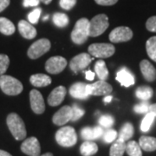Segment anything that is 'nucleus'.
<instances>
[{
	"mask_svg": "<svg viewBox=\"0 0 156 156\" xmlns=\"http://www.w3.org/2000/svg\"><path fill=\"white\" fill-rule=\"evenodd\" d=\"M102 136H103V140L106 143H111V142L115 141L117 139L118 134H117L116 131L114 130V129H108L103 133Z\"/></svg>",
	"mask_w": 156,
	"mask_h": 156,
	"instance_id": "nucleus-34",
	"label": "nucleus"
},
{
	"mask_svg": "<svg viewBox=\"0 0 156 156\" xmlns=\"http://www.w3.org/2000/svg\"><path fill=\"white\" fill-rule=\"evenodd\" d=\"M67 66V60L62 56H52L45 63V69L50 74L61 73Z\"/></svg>",
	"mask_w": 156,
	"mask_h": 156,
	"instance_id": "nucleus-10",
	"label": "nucleus"
},
{
	"mask_svg": "<svg viewBox=\"0 0 156 156\" xmlns=\"http://www.w3.org/2000/svg\"><path fill=\"white\" fill-rule=\"evenodd\" d=\"M30 101L31 109L35 114L41 115L45 110L44 100L42 94L37 89H32L30 92Z\"/></svg>",
	"mask_w": 156,
	"mask_h": 156,
	"instance_id": "nucleus-12",
	"label": "nucleus"
},
{
	"mask_svg": "<svg viewBox=\"0 0 156 156\" xmlns=\"http://www.w3.org/2000/svg\"><path fill=\"white\" fill-rule=\"evenodd\" d=\"M108 17L105 14H99L89 21V37H98L104 33L108 27Z\"/></svg>",
	"mask_w": 156,
	"mask_h": 156,
	"instance_id": "nucleus-5",
	"label": "nucleus"
},
{
	"mask_svg": "<svg viewBox=\"0 0 156 156\" xmlns=\"http://www.w3.org/2000/svg\"><path fill=\"white\" fill-rule=\"evenodd\" d=\"M92 57L88 53H82L75 57H73L69 62V67L75 74H77L79 71L83 70L85 68L89 65L92 62Z\"/></svg>",
	"mask_w": 156,
	"mask_h": 156,
	"instance_id": "nucleus-9",
	"label": "nucleus"
},
{
	"mask_svg": "<svg viewBox=\"0 0 156 156\" xmlns=\"http://www.w3.org/2000/svg\"><path fill=\"white\" fill-rule=\"evenodd\" d=\"M89 37V21L87 18H81L76 23L71 32V40L74 44H83Z\"/></svg>",
	"mask_w": 156,
	"mask_h": 156,
	"instance_id": "nucleus-2",
	"label": "nucleus"
},
{
	"mask_svg": "<svg viewBox=\"0 0 156 156\" xmlns=\"http://www.w3.org/2000/svg\"><path fill=\"white\" fill-rule=\"evenodd\" d=\"M116 80L117 82L121 83V85H122L126 88L134 85L135 83L134 75L126 67H122L121 69L118 70L116 74Z\"/></svg>",
	"mask_w": 156,
	"mask_h": 156,
	"instance_id": "nucleus-16",
	"label": "nucleus"
},
{
	"mask_svg": "<svg viewBox=\"0 0 156 156\" xmlns=\"http://www.w3.org/2000/svg\"><path fill=\"white\" fill-rule=\"evenodd\" d=\"M7 126L13 137L17 140H22L26 137V128L22 118L16 113L10 114L6 119Z\"/></svg>",
	"mask_w": 156,
	"mask_h": 156,
	"instance_id": "nucleus-1",
	"label": "nucleus"
},
{
	"mask_svg": "<svg viewBox=\"0 0 156 156\" xmlns=\"http://www.w3.org/2000/svg\"><path fill=\"white\" fill-rule=\"evenodd\" d=\"M98 151V146L92 140H85L80 147V153L83 156H92Z\"/></svg>",
	"mask_w": 156,
	"mask_h": 156,
	"instance_id": "nucleus-23",
	"label": "nucleus"
},
{
	"mask_svg": "<svg viewBox=\"0 0 156 156\" xmlns=\"http://www.w3.org/2000/svg\"><path fill=\"white\" fill-rule=\"evenodd\" d=\"M112 99H113V96H112V95H108L104 97L103 101H104V103H105V104H107V103H109V102L112 101Z\"/></svg>",
	"mask_w": 156,
	"mask_h": 156,
	"instance_id": "nucleus-45",
	"label": "nucleus"
},
{
	"mask_svg": "<svg viewBox=\"0 0 156 156\" xmlns=\"http://www.w3.org/2000/svg\"><path fill=\"white\" fill-rule=\"evenodd\" d=\"M133 37V31L128 27L120 26L114 29L109 34V40L112 43H123L128 42Z\"/></svg>",
	"mask_w": 156,
	"mask_h": 156,
	"instance_id": "nucleus-8",
	"label": "nucleus"
},
{
	"mask_svg": "<svg viewBox=\"0 0 156 156\" xmlns=\"http://www.w3.org/2000/svg\"><path fill=\"white\" fill-rule=\"evenodd\" d=\"M89 95H108L113 90L112 86L105 81H98L93 84H87Z\"/></svg>",
	"mask_w": 156,
	"mask_h": 156,
	"instance_id": "nucleus-11",
	"label": "nucleus"
},
{
	"mask_svg": "<svg viewBox=\"0 0 156 156\" xmlns=\"http://www.w3.org/2000/svg\"><path fill=\"white\" fill-rule=\"evenodd\" d=\"M15 25L6 17H0V32L6 36H11L15 32Z\"/></svg>",
	"mask_w": 156,
	"mask_h": 156,
	"instance_id": "nucleus-24",
	"label": "nucleus"
},
{
	"mask_svg": "<svg viewBox=\"0 0 156 156\" xmlns=\"http://www.w3.org/2000/svg\"><path fill=\"white\" fill-rule=\"evenodd\" d=\"M56 140L62 147H73L77 142V134L72 127H62L56 133Z\"/></svg>",
	"mask_w": 156,
	"mask_h": 156,
	"instance_id": "nucleus-4",
	"label": "nucleus"
},
{
	"mask_svg": "<svg viewBox=\"0 0 156 156\" xmlns=\"http://www.w3.org/2000/svg\"><path fill=\"white\" fill-rule=\"evenodd\" d=\"M21 150L23 154L29 156H39L41 153V147L38 140L36 137H30L26 139L21 145Z\"/></svg>",
	"mask_w": 156,
	"mask_h": 156,
	"instance_id": "nucleus-13",
	"label": "nucleus"
},
{
	"mask_svg": "<svg viewBox=\"0 0 156 156\" xmlns=\"http://www.w3.org/2000/svg\"><path fill=\"white\" fill-rule=\"evenodd\" d=\"M66 95V89L63 86H58L54 89L48 97V103L52 107L58 106L64 100Z\"/></svg>",
	"mask_w": 156,
	"mask_h": 156,
	"instance_id": "nucleus-15",
	"label": "nucleus"
},
{
	"mask_svg": "<svg viewBox=\"0 0 156 156\" xmlns=\"http://www.w3.org/2000/svg\"><path fill=\"white\" fill-rule=\"evenodd\" d=\"M41 13H42V9L41 8H37L31 12H30L28 15L29 22L31 24L37 23L39 18H40V16H41Z\"/></svg>",
	"mask_w": 156,
	"mask_h": 156,
	"instance_id": "nucleus-37",
	"label": "nucleus"
},
{
	"mask_svg": "<svg viewBox=\"0 0 156 156\" xmlns=\"http://www.w3.org/2000/svg\"><path fill=\"white\" fill-rule=\"evenodd\" d=\"M125 152H126L125 141L117 139L110 147L109 156H123Z\"/></svg>",
	"mask_w": 156,
	"mask_h": 156,
	"instance_id": "nucleus-26",
	"label": "nucleus"
},
{
	"mask_svg": "<svg viewBox=\"0 0 156 156\" xmlns=\"http://www.w3.org/2000/svg\"><path fill=\"white\" fill-rule=\"evenodd\" d=\"M40 3V0H23V5L24 7H35L37 6Z\"/></svg>",
	"mask_w": 156,
	"mask_h": 156,
	"instance_id": "nucleus-42",
	"label": "nucleus"
},
{
	"mask_svg": "<svg viewBox=\"0 0 156 156\" xmlns=\"http://www.w3.org/2000/svg\"><path fill=\"white\" fill-rule=\"evenodd\" d=\"M50 46H51V44L49 39H39L33 43L29 48L28 52H27L28 56L30 59H37L50 50Z\"/></svg>",
	"mask_w": 156,
	"mask_h": 156,
	"instance_id": "nucleus-6",
	"label": "nucleus"
},
{
	"mask_svg": "<svg viewBox=\"0 0 156 156\" xmlns=\"http://www.w3.org/2000/svg\"><path fill=\"white\" fill-rule=\"evenodd\" d=\"M140 71L147 82H154L156 79V69L147 60H142L140 63Z\"/></svg>",
	"mask_w": 156,
	"mask_h": 156,
	"instance_id": "nucleus-20",
	"label": "nucleus"
},
{
	"mask_svg": "<svg viewBox=\"0 0 156 156\" xmlns=\"http://www.w3.org/2000/svg\"><path fill=\"white\" fill-rule=\"evenodd\" d=\"M126 152L129 156H142L139 143L134 140H130L126 144Z\"/></svg>",
	"mask_w": 156,
	"mask_h": 156,
	"instance_id": "nucleus-30",
	"label": "nucleus"
},
{
	"mask_svg": "<svg viewBox=\"0 0 156 156\" xmlns=\"http://www.w3.org/2000/svg\"><path fill=\"white\" fill-rule=\"evenodd\" d=\"M51 1H52V0H40V2L44 3V4H45V5H49Z\"/></svg>",
	"mask_w": 156,
	"mask_h": 156,
	"instance_id": "nucleus-48",
	"label": "nucleus"
},
{
	"mask_svg": "<svg viewBox=\"0 0 156 156\" xmlns=\"http://www.w3.org/2000/svg\"><path fill=\"white\" fill-rule=\"evenodd\" d=\"M146 50L148 56L153 61L156 62V37H152L147 41Z\"/></svg>",
	"mask_w": 156,
	"mask_h": 156,
	"instance_id": "nucleus-31",
	"label": "nucleus"
},
{
	"mask_svg": "<svg viewBox=\"0 0 156 156\" xmlns=\"http://www.w3.org/2000/svg\"><path fill=\"white\" fill-rule=\"evenodd\" d=\"M139 145L141 149L147 152L156 150V138L151 136H141L139 140Z\"/></svg>",
	"mask_w": 156,
	"mask_h": 156,
	"instance_id": "nucleus-22",
	"label": "nucleus"
},
{
	"mask_svg": "<svg viewBox=\"0 0 156 156\" xmlns=\"http://www.w3.org/2000/svg\"><path fill=\"white\" fill-rule=\"evenodd\" d=\"M114 123H115V119L109 115H104L99 118V124L102 128H110L114 125Z\"/></svg>",
	"mask_w": 156,
	"mask_h": 156,
	"instance_id": "nucleus-33",
	"label": "nucleus"
},
{
	"mask_svg": "<svg viewBox=\"0 0 156 156\" xmlns=\"http://www.w3.org/2000/svg\"><path fill=\"white\" fill-rule=\"evenodd\" d=\"M95 3L98 4L99 5L104 6H110L114 5L115 4H116L118 0H95Z\"/></svg>",
	"mask_w": 156,
	"mask_h": 156,
	"instance_id": "nucleus-41",
	"label": "nucleus"
},
{
	"mask_svg": "<svg viewBox=\"0 0 156 156\" xmlns=\"http://www.w3.org/2000/svg\"><path fill=\"white\" fill-rule=\"evenodd\" d=\"M41 156H53V154L51 153H46V154H43V155Z\"/></svg>",
	"mask_w": 156,
	"mask_h": 156,
	"instance_id": "nucleus-49",
	"label": "nucleus"
},
{
	"mask_svg": "<svg viewBox=\"0 0 156 156\" xmlns=\"http://www.w3.org/2000/svg\"><path fill=\"white\" fill-rule=\"evenodd\" d=\"M85 73V77L87 80H89V81H92V80H94V78H95V73L92 72L91 70H88V71H84Z\"/></svg>",
	"mask_w": 156,
	"mask_h": 156,
	"instance_id": "nucleus-44",
	"label": "nucleus"
},
{
	"mask_svg": "<svg viewBox=\"0 0 156 156\" xmlns=\"http://www.w3.org/2000/svg\"><path fill=\"white\" fill-rule=\"evenodd\" d=\"M72 108L69 106H63L56 112L52 118V122L57 126H62L71 121Z\"/></svg>",
	"mask_w": 156,
	"mask_h": 156,
	"instance_id": "nucleus-14",
	"label": "nucleus"
},
{
	"mask_svg": "<svg viewBox=\"0 0 156 156\" xmlns=\"http://www.w3.org/2000/svg\"><path fill=\"white\" fill-rule=\"evenodd\" d=\"M0 156H12L11 154H9L8 152L4 150H0Z\"/></svg>",
	"mask_w": 156,
	"mask_h": 156,
	"instance_id": "nucleus-47",
	"label": "nucleus"
},
{
	"mask_svg": "<svg viewBox=\"0 0 156 156\" xmlns=\"http://www.w3.org/2000/svg\"><path fill=\"white\" fill-rule=\"evenodd\" d=\"M48 18H49V16L47 15V16H45V17H44V19H43V20H44V21H45V20H47Z\"/></svg>",
	"mask_w": 156,
	"mask_h": 156,
	"instance_id": "nucleus-50",
	"label": "nucleus"
},
{
	"mask_svg": "<svg viewBox=\"0 0 156 156\" xmlns=\"http://www.w3.org/2000/svg\"><path fill=\"white\" fill-rule=\"evenodd\" d=\"M133 135H134V126L130 122H126L120 130V133L118 134V139L122 141H127L131 139Z\"/></svg>",
	"mask_w": 156,
	"mask_h": 156,
	"instance_id": "nucleus-25",
	"label": "nucleus"
},
{
	"mask_svg": "<svg viewBox=\"0 0 156 156\" xmlns=\"http://www.w3.org/2000/svg\"><path fill=\"white\" fill-rule=\"evenodd\" d=\"M146 27L151 32H156V16L149 17L146 23Z\"/></svg>",
	"mask_w": 156,
	"mask_h": 156,
	"instance_id": "nucleus-40",
	"label": "nucleus"
},
{
	"mask_svg": "<svg viewBox=\"0 0 156 156\" xmlns=\"http://www.w3.org/2000/svg\"><path fill=\"white\" fill-rule=\"evenodd\" d=\"M10 65V58L5 54H0V76L6 72Z\"/></svg>",
	"mask_w": 156,
	"mask_h": 156,
	"instance_id": "nucleus-36",
	"label": "nucleus"
},
{
	"mask_svg": "<svg viewBox=\"0 0 156 156\" xmlns=\"http://www.w3.org/2000/svg\"><path fill=\"white\" fill-rule=\"evenodd\" d=\"M72 117H71V122H76L80 118L83 116L85 111L81 107H79L76 104H74L72 107Z\"/></svg>",
	"mask_w": 156,
	"mask_h": 156,
	"instance_id": "nucleus-35",
	"label": "nucleus"
},
{
	"mask_svg": "<svg viewBox=\"0 0 156 156\" xmlns=\"http://www.w3.org/2000/svg\"><path fill=\"white\" fill-rule=\"evenodd\" d=\"M153 89L148 86H140L135 91L136 97L142 101H148L153 96Z\"/></svg>",
	"mask_w": 156,
	"mask_h": 156,
	"instance_id": "nucleus-28",
	"label": "nucleus"
},
{
	"mask_svg": "<svg viewBox=\"0 0 156 156\" xmlns=\"http://www.w3.org/2000/svg\"><path fill=\"white\" fill-rule=\"evenodd\" d=\"M149 107H150V104L147 101H143L142 102L136 104L134 107V110L138 114H145V113L149 112Z\"/></svg>",
	"mask_w": 156,
	"mask_h": 156,
	"instance_id": "nucleus-38",
	"label": "nucleus"
},
{
	"mask_svg": "<svg viewBox=\"0 0 156 156\" xmlns=\"http://www.w3.org/2000/svg\"><path fill=\"white\" fill-rule=\"evenodd\" d=\"M103 128L101 126H96L94 128L86 127L83 128L81 131V136L85 140H93L98 139L103 134Z\"/></svg>",
	"mask_w": 156,
	"mask_h": 156,
	"instance_id": "nucleus-19",
	"label": "nucleus"
},
{
	"mask_svg": "<svg viewBox=\"0 0 156 156\" xmlns=\"http://www.w3.org/2000/svg\"><path fill=\"white\" fill-rule=\"evenodd\" d=\"M76 4V0H60L59 5L61 6L62 9L66 10V11H70L74 6Z\"/></svg>",
	"mask_w": 156,
	"mask_h": 156,
	"instance_id": "nucleus-39",
	"label": "nucleus"
},
{
	"mask_svg": "<svg viewBox=\"0 0 156 156\" xmlns=\"http://www.w3.org/2000/svg\"><path fill=\"white\" fill-rule=\"evenodd\" d=\"M52 20L54 24L59 27V28H63L65 26H67L69 24V17L66 14L62 13V12H56L53 14L52 16Z\"/></svg>",
	"mask_w": 156,
	"mask_h": 156,
	"instance_id": "nucleus-29",
	"label": "nucleus"
},
{
	"mask_svg": "<svg viewBox=\"0 0 156 156\" xmlns=\"http://www.w3.org/2000/svg\"><path fill=\"white\" fill-rule=\"evenodd\" d=\"M70 95L76 99L86 100L89 97V93L87 90V84L83 83H76L69 89Z\"/></svg>",
	"mask_w": 156,
	"mask_h": 156,
	"instance_id": "nucleus-17",
	"label": "nucleus"
},
{
	"mask_svg": "<svg viewBox=\"0 0 156 156\" xmlns=\"http://www.w3.org/2000/svg\"><path fill=\"white\" fill-rule=\"evenodd\" d=\"M18 30L23 37L26 39H32L37 36V30L30 22L25 20H20L18 23Z\"/></svg>",
	"mask_w": 156,
	"mask_h": 156,
	"instance_id": "nucleus-18",
	"label": "nucleus"
},
{
	"mask_svg": "<svg viewBox=\"0 0 156 156\" xmlns=\"http://www.w3.org/2000/svg\"><path fill=\"white\" fill-rule=\"evenodd\" d=\"M30 82L35 87L43 88L51 83V78L44 74H35L30 76Z\"/></svg>",
	"mask_w": 156,
	"mask_h": 156,
	"instance_id": "nucleus-21",
	"label": "nucleus"
},
{
	"mask_svg": "<svg viewBox=\"0 0 156 156\" xmlns=\"http://www.w3.org/2000/svg\"><path fill=\"white\" fill-rule=\"evenodd\" d=\"M149 112H152L156 117V103L150 105V107H149Z\"/></svg>",
	"mask_w": 156,
	"mask_h": 156,
	"instance_id": "nucleus-46",
	"label": "nucleus"
},
{
	"mask_svg": "<svg viewBox=\"0 0 156 156\" xmlns=\"http://www.w3.org/2000/svg\"><path fill=\"white\" fill-rule=\"evenodd\" d=\"M154 118H155V115L152 112L147 113V115L143 118V120L141 122V124H140V130L142 132L149 131V129L151 128V126L153 125V123L154 122Z\"/></svg>",
	"mask_w": 156,
	"mask_h": 156,
	"instance_id": "nucleus-32",
	"label": "nucleus"
},
{
	"mask_svg": "<svg viewBox=\"0 0 156 156\" xmlns=\"http://www.w3.org/2000/svg\"><path fill=\"white\" fill-rule=\"evenodd\" d=\"M115 51V46L110 44H93L89 47V55L98 58H108L113 56Z\"/></svg>",
	"mask_w": 156,
	"mask_h": 156,
	"instance_id": "nucleus-7",
	"label": "nucleus"
},
{
	"mask_svg": "<svg viewBox=\"0 0 156 156\" xmlns=\"http://www.w3.org/2000/svg\"><path fill=\"white\" fill-rule=\"evenodd\" d=\"M11 3V0H0V12L5 10Z\"/></svg>",
	"mask_w": 156,
	"mask_h": 156,
	"instance_id": "nucleus-43",
	"label": "nucleus"
},
{
	"mask_svg": "<svg viewBox=\"0 0 156 156\" xmlns=\"http://www.w3.org/2000/svg\"><path fill=\"white\" fill-rule=\"evenodd\" d=\"M0 89L8 95H17L23 91L22 83L11 76H0Z\"/></svg>",
	"mask_w": 156,
	"mask_h": 156,
	"instance_id": "nucleus-3",
	"label": "nucleus"
},
{
	"mask_svg": "<svg viewBox=\"0 0 156 156\" xmlns=\"http://www.w3.org/2000/svg\"><path fill=\"white\" fill-rule=\"evenodd\" d=\"M95 72L96 73L97 76L101 81H105L108 77V70L107 69L106 63L103 60H99L95 62Z\"/></svg>",
	"mask_w": 156,
	"mask_h": 156,
	"instance_id": "nucleus-27",
	"label": "nucleus"
}]
</instances>
